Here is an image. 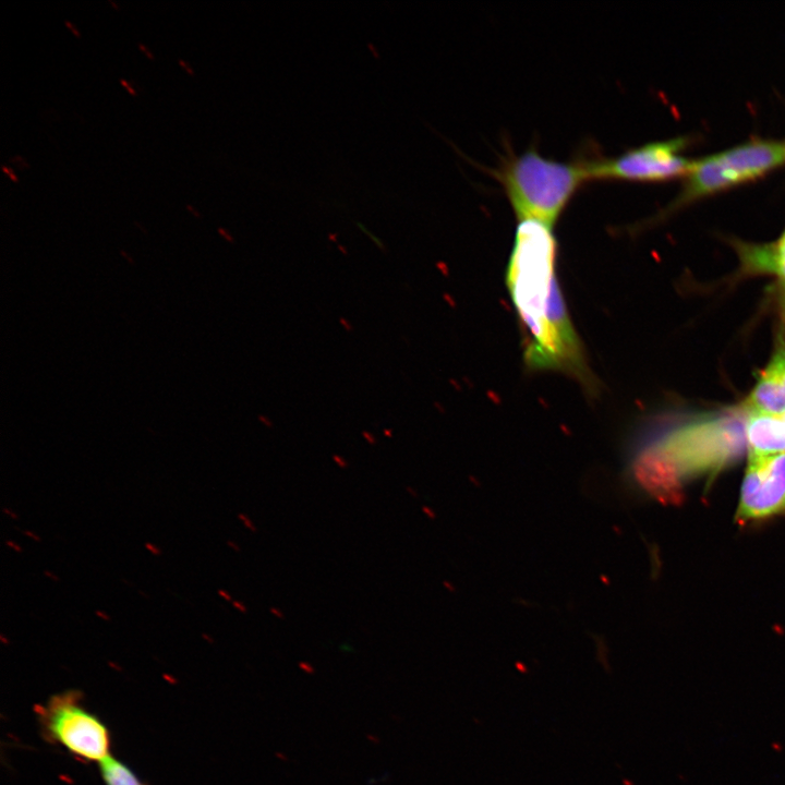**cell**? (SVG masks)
I'll list each match as a JSON object with an SVG mask.
<instances>
[{"label":"cell","instance_id":"6da1fadb","mask_svg":"<svg viewBox=\"0 0 785 785\" xmlns=\"http://www.w3.org/2000/svg\"><path fill=\"white\" fill-rule=\"evenodd\" d=\"M552 227L520 220L507 266V287L524 331V361L532 370L590 378L582 348L555 276Z\"/></svg>","mask_w":785,"mask_h":785},{"label":"cell","instance_id":"7a4b0ae2","mask_svg":"<svg viewBox=\"0 0 785 785\" xmlns=\"http://www.w3.org/2000/svg\"><path fill=\"white\" fill-rule=\"evenodd\" d=\"M741 411L706 413L633 446L629 480L652 495L676 490L683 480L714 476L736 462L746 444Z\"/></svg>","mask_w":785,"mask_h":785},{"label":"cell","instance_id":"3957f363","mask_svg":"<svg viewBox=\"0 0 785 785\" xmlns=\"http://www.w3.org/2000/svg\"><path fill=\"white\" fill-rule=\"evenodd\" d=\"M497 178L519 220L532 219L552 227L587 180L585 162H561L529 148L508 158Z\"/></svg>","mask_w":785,"mask_h":785},{"label":"cell","instance_id":"277c9868","mask_svg":"<svg viewBox=\"0 0 785 785\" xmlns=\"http://www.w3.org/2000/svg\"><path fill=\"white\" fill-rule=\"evenodd\" d=\"M784 161L785 142L762 138L693 160L672 207L759 178Z\"/></svg>","mask_w":785,"mask_h":785},{"label":"cell","instance_id":"5b68a950","mask_svg":"<svg viewBox=\"0 0 785 785\" xmlns=\"http://www.w3.org/2000/svg\"><path fill=\"white\" fill-rule=\"evenodd\" d=\"M38 718L44 737L76 758L100 763L111 756L108 727L82 704L77 691L52 696L40 708Z\"/></svg>","mask_w":785,"mask_h":785},{"label":"cell","instance_id":"8992f818","mask_svg":"<svg viewBox=\"0 0 785 785\" xmlns=\"http://www.w3.org/2000/svg\"><path fill=\"white\" fill-rule=\"evenodd\" d=\"M687 142V137L679 136L628 149L615 158L587 161L588 178L663 181L686 176L693 160L685 158L679 152Z\"/></svg>","mask_w":785,"mask_h":785},{"label":"cell","instance_id":"52a82bcc","mask_svg":"<svg viewBox=\"0 0 785 785\" xmlns=\"http://www.w3.org/2000/svg\"><path fill=\"white\" fill-rule=\"evenodd\" d=\"M785 512V452L749 455L737 518L762 520Z\"/></svg>","mask_w":785,"mask_h":785},{"label":"cell","instance_id":"ba28073f","mask_svg":"<svg viewBox=\"0 0 785 785\" xmlns=\"http://www.w3.org/2000/svg\"><path fill=\"white\" fill-rule=\"evenodd\" d=\"M747 411L785 412V340L780 337L775 351L744 403Z\"/></svg>","mask_w":785,"mask_h":785},{"label":"cell","instance_id":"9c48e42d","mask_svg":"<svg viewBox=\"0 0 785 785\" xmlns=\"http://www.w3.org/2000/svg\"><path fill=\"white\" fill-rule=\"evenodd\" d=\"M745 435L749 454L785 452V421L782 414L746 411Z\"/></svg>","mask_w":785,"mask_h":785},{"label":"cell","instance_id":"30bf717a","mask_svg":"<svg viewBox=\"0 0 785 785\" xmlns=\"http://www.w3.org/2000/svg\"><path fill=\"white\" fill-rule=\"evenodd\" d=\"M734 246L739 255L742 273L765 274L771 266L785 264V231L775 243L734 242Z\"/></svg>","mask_w":785,"mask_h":785},{"label":"cell","instance_id":"8fae6325","mask_svg":"<svg viewBox=\"0 0 785 785\" xmlns=\"http://www.w3.org/2000/svg\"><path fill=\"white\" fill-rule=\"evenodd\" d=\"M99 770L106 785H145L125 763L114 757L101 761Z\"/></svg>","mask_w":785,"mask_h":785},{"label":"cell","instance_id":"7c38bea8","mask_svg":"<svg viewBox=\"0 0 785 785\" xmlns=\"http://www.w3.org/2000/svg\"><path fill=\"white\" fill-rule=\"evenodd\" d=\"M765 274L775 275L781 280L785 281V264H776L771 266Z\"/></svg>","mask_w":785,"mask_h":785},{"label":"cell","instance_id":"4fadbf2b","mask_svg":"<svg viewBox=\"0 0 785 785\" xmlns=\"http://www.w3.org/2000/svg\"><path fill=\"white\" fill-rule=\"evenodd\" d=\"M357 226L360 228V230H362L365 234H367V237H369L382 251H385V245L383 244V242H382L376 235H374L364 225H362L361 222H357Z\"/></svg>","mask_w":785,"mask_h":785},{"label":"cell","instance_id":"5bb4252c","mask_svg":"<svg viewBox=\"0 0 785 785\" xmlns=\"http://www.w3.org/2000/svg\"><path fill=\"white\" fill-rule=\"evenodd\" d=\"M238 518L243 522L244 527L252 532H256V527L245 514H239Z\"/></svg>","mask_w":785,"mask_h":785},{"label":"cell","instance_id":"9a60e30c","mask_svg":"<svg viewBox=\"0 0 785 785\" xmlns=\"http://www.w3.org/2000/svg\"><path fill=\"white\" fill-rule=\"evenodd\" d=\"M333 460H334V462H335L338 467H340L341 469H345V468H347V467L349 466V462H348L343 457H341V456H339V455H333Z\"/></svg>","mask_w":785,"mask_h":785},{"label":"cell","instance_id":"2e32d148","mask_svg":"<svg viewBox=\"0 0 785 785\" xmlns=\"http://www.w3.org/2000/svg\"><path fill=\"white\" fill-rule=\"evenodd\" d=\"M362 436L370 445H374L377 442L375 436L372 433H370L369 431H363Z\"/></svg>","mask_w":785,"mask_h":785},{"label":"cell","instance_id":"e0dca14e","mask_svg":"<svg viewBox=\"0 0 785 785\" xmlns=\"http://www.w3.org/2000/svg\"><path fill=\"white\" fill-rule=\"evenodd\" d=\"M120 83L129 90V93L131 95H133V96L136 95L134 87L129 82H126L124 78H120Z\"/></svg>","mask_w":785,"mask_h":785},{"label":"cell","instance_id":"ac0fdd59","mask_svg":"<svg viewBox=\"0 0 785 785\" xmlns=\"http://www.w3.org/2000/svg\"><path fill=\"white\" fill-rule=\"evenodd\" d=\"M145 547L154 555H160V550L154 544L146 542Z\"/></svg>","mask_w":785,"mask_h":785},{"label":"cell","instance_id":"d6986e66","mask_svg":"<svg viewBox=\"0 0 785 785\" xmlns=\"http://www.w3.org/2000/svg\"><path fill=\"white\" fill-rule=\"evenodd\" d=\"M2 170H3L13 181H19L17 177L14 174V172L12 171L11 168H9L8 166H4V165H3V166H2Z\"/></svg>","mask_w":785,"mask_h":785},{"label":"cell","instance_id":"ffe728a7","mask_svg":"<svg viewBox=\"0 0 785 785\" xmlns=\"http://www.w3.org/2000/svg\"><path fill=\"white\" fill-rule=\"evenodd\" d=\"M269 612H270V614H273V615H274L275 617H277V618H280V619L283 618V613H282V611L279 609V608H277V607H270V608H269Z\"/></svg>","mask_w":785,"mask_h":785},{"label":"cell","instance_id":"44dd1931","mask_svg":"<svg viewBox=\"0 0 785 785\" xmlns=\"http://www.w3.org/2000/svg\"><path fill=\"white\" fill-rule=\"evenodd\" d=\"M340 324H341V326H342L347 331H352L353 327H352V325L350 324V322H348L346 318L341 317V318H340Z\"/></svg>","mask_w":785,"mask_h":785},{"label":"cell","instance_id":"7402d4cb","mask_svg":"<svg viewBox=\"0 0 785 785\" xmlns=\"http://www.w3.org/2000/svg\"><path fill=\"white\" fill-rule=\"evenodd\" d=\"M258 420L267 427H273V422L265 415H259Z\"/></svg>","mask_w":785,"mask_h":785},{"label":"cell","instance_id":"603a6c76","mask_svg":"<svg viewBox=\"0 0 785 785\" xmlns=\"http://www.w3.org/2000/svg\"><path fill=\"white\" fill-rule=\"evenodd\" d=\"M64 23L76 37L81 36L80 32L74 27V25L69 20H65Z\"/></svg>","mask_w":785,"mask_h":785},{"label":"cell","instance_id":"cb8c5ba5","mask_svg":"<svg viewBox=\"0 0 785 785\" xmlns=\"http://www.w3.org/2000/svg\"><path fill=\"white\" fill-rule=\"evenodd\" d=\"M218 594H219L221 597H224L226 601H228V602H231V601H232L231 595H230L227 591H225V590H222V589H219V590H218Z\"/></svg>","mask_w":785,"mask_h":785},{"label":"cell","instance_id":"d4e9b609","mask_svg":"<svg viewBox=\"0 0 785 785\" xmlns=\"http://www.w3.org/2000/svg\"><path fill=\"white\" fill-rule=\"evenodd\" d=\"M232 604H233V606H234L235 608H238L241 613H245V612H246L245 605L242 604L241 602H239V601H233Z\"/></svg>","mask_w":785,"mask_h":785},{"label":"cell","instance_id":"484cf974","mask_svg":"<svg viewBox=\"0 0 785 785\" xmlns=\"http://www.w3.org/2000/svg\"><path fill=\"white\" fill-rule=\"evenodd\" d=\"M137 45H138V48H140L141 50H143L144 53H145L149 59H152V60L154 59V56L152 55V52H150L142 43H138Z\"/></svg>","mask_w":785,"mask_h":785},{"label":"cell","instance_id":"4316f807","mask_svg":"<svg viewBox=\"0 0 785 785\" xmlns=\"http://www.w3.org/2000/svg\"><path fill=\"white\" fill-rule=\"evenodd\" d=\"M178 61H179L180 65L183 67L184 70H185L189 74H191V75L194 74L193 70H192L182 59H179Z\"/></svg>","mask_w":785,"mask_h":785},{"label":"cell","instance_id":"83f0119b","mask_svg":"<svg viewBox=\"0 0 785 785\" xmlns=\"http://www.w3.org/2000/svg\"><path fill=\"white\" fill-rule=\"evenodd\" d=\"M5 544H7L8 546L12 547V548H13L14 551H16V552H22L21 546L17 545V544H15V543H13L12 541H9V540H8V541H5Z\"/></svg>","mask_w":785,"mask_h":785},{"label":"cell","instance_id":"f1b7e54d","mask_svg":"<svg viewBox=\"0 0 785 785\" xmlns=\"http://www.w3.org/2000/svg\"><path fill=\"white\" fill-rule=\"evenodd\" d=\"M23 533H24L25 535L34 539V540L37 541V542L40 541V538H39L36 533H34V532H32V531H24Z\"/></svg>","mask_w":785,"mask_h":785},{"label":"cell","instance_id":"f546056e","mask_svg":"<svg viewBox=\"0 0 785 785\" xmlns=\"http://www.w3.org/2000/svg\"><path fill=\"white\" fill-rule=\"evenodd\" d=\"M3 512H4L5 515L10 516V517L13 518V519H17V518H19V516H17L16 514H14L12 510H10V509H8V508H3Z\"/></svg>","mask_w":785,"mask_h":785},{"label":"cell","instance_id":"4dcf8cb0","mask_svg":"<svg viewBox=\"0 0 785 785\" xmlns=\"http://www.w3.org/2000/svg\"><path fill=\"white\" fill-rule=\"evenodd\" d=\"M227 544H228L233 551H237V552L240 551L239 545H238L237 543H234L233 541L228 540V541H227Z\"/></svg>","mask_w":785,"mask_h":785},{"label":"cell","instance_id":"1f68e13d","mask_svg":"<svg viewBox=\"0 0 785 785\" xmlns=\"http://www.w3.org/2000/svg\"><path fill=\"white\" fill-rule=\"evenodd\" d=\"M44 575L47 576L48 578L52 579L53 581H58V580H59V578H58L55 573H52V572H50V571H48V570H45V571H44Z\"/></svg>","mask_w":785,"mask_h":785},{"label":"cell","instance_id":"d6a6232c","mask_svg":"<svg viewBox=\"0 0 785 785\" xmlns=\"http://www.w3.org/2000/svg\"><path fill=\"white\" fill-rule=\"evenodd\" d=\"M95 613H96V615H97L98 617H100V618H102V619H106V620H109V619H110V617H109L106 613H104L102 611H96Z\"/></svg>","mask_w":785,"mask_h":785},{"label":"cell","instance_id":"836d02e7","mask_svg":"<svg viewBox=\"0 0 785 785\" xmlns=\"http://www.w3.org/2000/svg\"><path fill=\"white\" fill-rule=\"evenodd\" d=\"M186 208H188L191 213H193L196 217H200V216H201V214L197 213V212L195 210V208H194L193 206H191L190 204H186Z\"/></svg>","mask_w":785,"mask_h":785},{"label":"cell","instance_id":"e575fe53","mask_svg":"<svg viewBox=\"0 0 785 785\" xmlns=\"http://www.w3.org/2000/svg\"><path fill=\"white\" fill-rule=\"evenodd\" d=\"M406 490H407V492H408L409 494L411 493L413 496L416 495L415 492L412 490V487L407 486Z\"/></svg>","mask_w":785,"mask_h":785},{"label":"cell","instance_id":"d590c367","mask_svg":"<svg viewBox=\"0 0 785 785\" xmlns=\"http://www.w3.org/2000/svg\"><path fill=\"white\" fill-rule=\"evenodd\" d=\"M384 434H386L387 437H391L392 432L390 430H384Z\"/></svg>","mask_w":785,"mask_h":785},{"label":"cell","instance_id":"8d00e7d4","mask_svg":"<svg viewBox=\"0 0 785 785\" xmlns=\"http://www.w3.org/2000/svg\"><path fill=\"white\" fill-rule=\"evenodd\" d=\"M109 1L116 9H119L118 5L112 0H109Z\"/></svg>","mask_w":785,"mask_h":785},{"label":"cell","instance_id":"74e56055","mask_svg":"<svg viewBox=\"0 0 785 785\" xmlns=\"http://www.w3.org/2000/svg\"><path fill=\"white\" fill-rule=\"evenodd\" d=\"M782 416H783V419H784V421H785V412L782 413Z\"/></svg>","mask_w":785,"mask_h":785}]
</instances>
